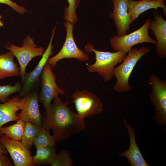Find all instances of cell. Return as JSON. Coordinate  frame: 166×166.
Listing matches in <instances>:
<instances>
[{
	"instance_id": "7",
	"label": "cell",
	"mask_w": 166,
	"mask_h": 166,
	"mask_svg": "<svg viewBox=\"0 0 166 166\" xmlns=\"http://www.w3.org/2000/svg\"><path fill=\"white\" fill-rule=\"evenodd\" d=\"M64 25L66 34L63 46L57 54L49 58L47 61L52 68L57 65L59 61L65 58H75L81 62L86 61L89 59L88 54L80 49L75 42L73 36V24L65 21Z\"/></svg>"
},
{
	"instance_id": "22",
	"label": "cell",
	"mask_w": 166,
	"mask_h": 166,
	"mask_svg": "<svg viewBox=\"0 0 166 166\" xmlns=\"http://www.w3.org/2000/svg\"><path fill=\"white\" fill-rule=\"evenodd\" d=\"M49 130L42 127L33 143L36 148H50L55 146L54 137L50 134Z\"/></svg>"
},
{
	"instance_id": "1",
	"label": "cell",
	"mask_w": 166,
	"mask_h": 166,
	"mask_svg": "<svg viewBox=\"0 0 166 166\" xmlns=\"http://www.w3.org/2000/svg\"><path fill=\"white\" fill-rule=\"evenodd\" d=\"M53 99L42 116V127L52 130L56 142L65 140L85 128L84 119L69 109V102H63L59 96Z\"/></svg>"
},
{
	"instance_id": "21",
	"label": "cell",
	"mask_w": 166,
	"mask_h": 166,
	"mask_svg": "<svg viewBox=\"0 0 166 166\" xmlns=\"http://www.w3.org/2000/svg\"><path fill=\"white\" fill-rule=\"evenodd\" d=\"M41 128V126L30 122H25L24 130L21 140L22 144L30 149L33 145L34 140Z\"/></svg>"
},
{
	"instance_id": "24",
	"label": "cell",
	"mask_w": 166,
	"mask_h": 166,
	"mask_svg": "<svg viewBox=\"0 0 166 166\" xmlns=\"http://www.w3.org/2000/svg\"><path fill=\"white\" fill-rule=\"evenodd\" d=\"M68 7H66L64 13V19L73 24L76 23L78 18L76 10L78 6L79 0H68Z\"/></svg>"
},
{
	"instance_id": "19",
	"label": "cell",
	"mask_w": 166,
	"mask_h": 166,
	"mask_svg": "<svg viewBox=\"0 0 166 166\" xmlns=\"http://www.w3.org/2000/svg\"><path fill=\"white\" fill-rule=\"evenodd\" d=\"M35 155L32 156V162L35 166L50 165L57 154L55 146L50 148H37Z\"/></svg>"
},
{
	"instance_id": "4",
	"label": "cell",
	"mask_w": 166,
	"mask_h": 166,
	"mask_svg": "<svg viewBox=\"0 0 166 166\" xmlns=\"http://www.w3.org/2000/svg\"><path fill=\"white\" fill-rule=\"evenodd\" d=\"M151 20L150 18H147L140 28L129 34L113 36L110 41L112 49L115 51L127 53L133 46L138 44L148 42L156 45V41L151 38L148 34V26Z\"/></svg>"
},
{
	"instance_id": "9",
	"label": "cell",
	"mask_w": 166,
	"mask_h": 166,
	"mask_svg": "<svg viewBox=\"0 0 166 166\" xmlns=\"http://www.w3.org/2000/svg\"><path fill=\"white\" fill-rule=\"evenodd\" d=\"M40 78L41 88L38 99L45 109L50 105L53 99L60 94H65V93L57 85L55 75L53 72L50 65L47 62L44 67Z\"/></svg>"
},
{
	"instance_id": "30",
	"label": "cell",
	"mask_w": 166,
	"mask_h": 166,
	"mask_svg": "<svg viewBox=\"0 0 166 166\" xmlns=\"http://www.w3.org/2000/svg\"><path fill=\"white\" fill-rule=\"evenodd\" d=\"M156 0L159 1H161V2H164L165 1V0Z\"/></svg>"
},
{
	"instance_id": "10",
	"label": "cell",
	"mask_w": 166,
	"mask_h": 166,
	"mask_svg": "<svg viewBox=\"0 0 166 166\" xmlns=\"http://www.w3.org/2000/svg\"><path fill=\"white\" fill-rule=\"evenodd\" d=\"M0 144H2L11 157L15 166H35L29 149L20 140L11 139L2 134L0 136Z\"/></svg>"
},
{
	"instance_id": "20",
	"label": "cell",
	"mask_w": 166,
	"mask_h": 166,
	"mask_svg": "<svg viewBox=\"0 0 166 166\" xmlns=\"http://www.w3.org/2000/svg\"><path fill=\"white\" fill-rule=\"evenodd\" d=\"M10 126L1 127L0 132L13 140H21L24 130L25 122L21 119Z\"/></svg>"
},
{
	"instance_id": "14",
	"label": "cell",
	"mask_w": 166,
	"mask_h": 166,
	"mask_svg": "<svg viewBox=\"0 0 166 166\" xmlns=\"http://www.w3.org/2000/svg\"><path fill=\"white\" fill-rule=\"evenodd\" d=\"M154 19L151 20L148 29L151 30L156 38L157 54L162 59L166 56V21L158 10L154 11Z\"/></svg>"
},
{
	"instance_id": "27",
	"label": "cell",
	"mask_w": 166,
	"mask_h": 166,
	"mask_svg": "<svg viewBox=\"0 0 166 166\" xmlns=\"http://www.w3.org/2000/svg\"><path fill=\"white\" fill-rule=\"evenodd\" d=\"M13 166L14 164L7 155L4 154L0 155V166Z\"/></svg>"
},
{
	"instance_id": "16",
	"label": "cell",
	"mask_w": 166,
	"mask_h": 166,
	"mask_svg": "<svg viewBox=\"0 0 166 166\" xmlns=\"http://www.w3.org/2000/svg\"><path fill=\"white\" fill-rule=\"evenodd\" d=\"M24 102L23 97L16 96L8 99L3 103L0 104V128L8 122L20 119L17 112L22 109ZM2 135L0 132V136Z\"/></svg>"
},
{
	"instance_id": "6",
	"label": "cell",
	"mask_w": 166,
	"mask_h": 166,
	"mask_svg": "<svg viewBox=\"0 0 166 166\" xmlns=\"http://www.w3.org/2000/svg\"><path fill=\"white\" fill-rule=\"evenodd\" d=\"M4 47L10 51L18 60L22 84L28 64L35 57L42 56L45 49L42 47H38L35 44L34 39L29 36L23 39L21 47H18L11 44Z\"/></svg>"
},
{
	"instance_id": "26",
	"label": "cell",
	"mask_w": 166,
	"mask_h": 166,
	"mask_svg": "<svg viewBox=\"0 0 166 166\" xmlns=\"http://www.w3.org/2000/svg\"><path fill=\"white\" fill-rule=\"evenodd\" d=\"M0 3L6 4L20 14H23L27 11L25 8L20 6L11 0H0Z\"/></svg>"
},
{
	"instance_id": "11",
	"label": "cell",
	"mask_w": 166,
	"mask_h": 166,
	"mask_svg": "<svg viewBox=\"0 0 166 166\" xmlns=\"http://www.w3.org/2000/svg\"><path fill=\"white\" fill-rule=\"evenodd\" d=\"M55 30V28L53 29L51 38L49 45L36 67L31 72H26L22 84V89L19 93V96L20 97H23L26 95L37 84L44 66L46 64L49 56L53 54L52 49L53 46L52 45V42Z\"/></svg>"
},
{
	"instance_id": "8",
	"label": "cell",
	"mask_w": 166,
	"mask_h": 166,
	"mask_svg": "<svg viewBox=\"0 0 166 166\" xmlns=\"http://www.w3.org/2000/svg\"><path fill=\"white\" fill-rule=\"evenodd\" d=\"M72 97L77 113L81 118L98 114L103 110V104L97 95L86 89L76 91Z\"/></svg>"
},
{
	"instance_id": "29",
	"label": "cell",
	"mask_w": 166,
	"mask_h": 166,
	"mask_svg": "<svg viewBox=\"0 0 166 166\" xmlns=\"http://www.w3.org/2000/svg\"><path fill=\"white\" fill-rule=\"evenodd\" d=\"M2 15H0V18H2ZM3 25V23L2 22L1 20H0V27L2 26Z\"/></svg>"
},
{
	"instance_id": "2",
	"label": "cell",
	"mask_w": 166,
	"mask_h": 166,
	"mask_svg": "<svg viewBox=\"0 0 166 166\" xmlns=\"http://www.w3.org/2000/svg\"><path fill=\"white\" fill-rule=\"evenodd\" d=\"M85 48L87 52H94L96 59L94 64L87 65V69L90 72L97 73L105 81L113 78L116 66L121 63L127 55V53L119 51L111 52L99 51L89 43L87 44Z\"/></svg>"
},
{
	"instance_id": "25",
	"label": "cell",
	"mask_w": 166,
	"mask_h": 166,
	"mask_svg": "<svg viewBox=\"0 0 166 166\" xmlns=\"http://www.w3.org/2000/svg\"><path fill=\"white\" fill-rule=\"evenodd\" d=\"M73 163V160L68 152L62 150L59 152L51 164V166H71Z\"/></svg>"
},
{
	"instance_id": "18",
	"label": "cell",
	"mask_w": 166,
	"mask_h": 166,
	"mask_svg": "<svg viewBox=\"0 0 166 166\" xmlns=\"http://www.w3.org/2000/svg\"><path fill=\"white\" fill-rule=\"evenodd\" d=\"M14 57L10 51L0 54V80L9 77H21L20 68L14 62Z\"/></svg>"
},
{
	"instance_id": "23",
	"label": "cell",
	"mask_w": 166,
	"mask_h": 166,
	"mask_svg": "<svg viewBox=\"0 0 166 166\" xmlns=\"http://www.w3.org/2000/svg\"><path fill=\"white\" fill-rule=\"evenodd\" d=\"M22 84L19 81L16 83L14 85L7 84L0 85V102H5L11 94L20 93L22 89Z\"/></svg>"
},
{
	"instance_id": "28",
	"label": "cell",
	"mask_w": 166,
	"mask_h": 166,
	"mask_svg": "<svg viewBox=\"0 0 166 166\" xmlns=\"http://www.w3.org/2000/svg\"><path fill=\"white\" fill-rule=\"evenodd\" d=\"M8 152L5 147L2 144H0V155L2 154H7Z\"/></svg>"
},
{
	"instance_id": "15",
	"label": "cell",
	"mask_w": 166,
	"mask_h": 166,
	"mask_svg": "<svg viewBox=\"0 0 166 166\" xmlns=\"http://www.w3.org/2000/svg\"><path fill=\"white\" fill-rule=\"evenodd\" d=\"M123 123L128 132L130 146L128 149L118 154L119 156L126 157L131 166H150L144 159L137 144L135 139V130L129 124H128L125 119Z\"/></svg>"
},
{
	"instance_id": "17",
	"label": "cell",
	"mask_w": 166,
	"mask_h": 166,
	"mask_svg": "<svg viewBox=\"0 0 166 166\" xmlns=\"http://www.w3.org/2000/svg\"><path fill=\"white\" fill-rule=\"evenodd\" d=\"M127 10L131 17L132 23L143 12L149 9L161 7L163 9L164 15L166 16V6L164 2L156 0H141L135 1L129 0L127 2Z\"/></svg>"
},
{
	"instance_id": "3",
	"label": "cell",
	"mask_w": 166,
	"mask_h": 166,
	"mask_svg": "<svg viewBox=\"0 0 166 166\" xmlns=\"http://www.w3.org/2000/svg\"><path fill=\"white\" fill-rule=\"evenodd\" d=\"M150 51L147 47L143 46L139 49L136 47L131 48L122 63L115 67L113 70V75L117 79L113 86L114 91L121 93L131 90L132 87L129 83L131 73L139 60Z\"/></svg>"
},
{
	"instance_id": "13",
	"label": "cell",
	"mask_w": 166,
	"mask_h": 166,
	"mask_svg": "<svg viewBox=\"0 0 166 166\" xmlns=\"http://www.w3.org/2000/svg\"><path fill=\"white\" fill-rule=\"evenodd\" d=\"M24 102L19 113L20 119L42 126V116L40 112L37 91H31L23 97Z\"/></svg>"
},
{
	"instance_id": "5",
	"label": "cell",
	"mask_w": 166,
	"mask_h": 166,
	"mask_svg": "<svg viewBox=\"0 0 166 166\" xmlns=\"http://www.w3.org/2000/svg\"><path fill=\"white\" fill-rule=\"evenodd\" d=\"M152 90L149 95L155 109L153 117L160 126L166 125V80L160 79L156 74L149 77Z\"/></svg>"
},
{
	"instance_id": "12",
	"label": "cell",
	"mask_w": 166,
	"mask_h": 166,
	"mask_svg": "<svg viewBox=\"0 0 166 166\" xmlns=\"http://www.w3.org/2000/svg\"><path fill=\"white\" fill-rule=\"evenodd\" d=\"M129 0H112L113 10L109 13L115 25L117 36H123L129 30L132 23L130 15L128 12L127 3Z\"/></svg>"
}]
</instances>
